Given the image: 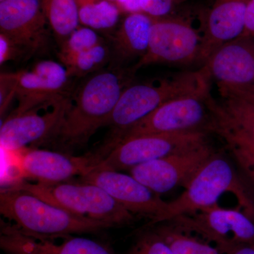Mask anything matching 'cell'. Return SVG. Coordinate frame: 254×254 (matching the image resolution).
Segmentation results:
<instances>
[{
	"mask_svg": "<svg viewBox=\"0 0 254 254\" xmlns=\"http://www.w3.org/2000/svg\"><path fill=\"white\" fill-rule=\"evenodd\" d=\"M208 133L182 131L128 137L108 148V153L96 170H130L141 164L203 144L207 142Z\"/></svg>",
	"mask_w": 254,
	"mask_h": 254,
	"instance_id": "cell-7",
	"label": "cell"
},
{
	"mask_svg": "<svg viewBox=\"0 0 254 254\" xmlns=\"http://www.w3.org/2000/svg\"><path fill=\"white\" fill-rule=\"evenodd\" d=\"M153 21L154 18L142 11L130 13L125 18L112 39L111 68H122L128 62L144 56Z\"/></svg>",
	"mask_w": 254,
	"mask_h": 254,
	"instance_id": "cell-20",
	"label": "cell"
},
{
	"mask_svg": "<svg viewBox=\"0 0 254 254\" xmlns=\"http://www.w3.org/2000/svg\"><path fill=\"white\" fill-rule=\"evenodd\" d=\"M212 98L208 88L170 100L105 145L110 148L124 138L149 133L213 131Z\"/></svg>",
	"mask_w": 254,
	"mask_h": 254,
	"instance_id": "cell-6",
	"label": "cell"
},
{
	"mask_svg": "<svg viewBox=\"0 0 254 254\" xmlns=\"http://www.w3.org/2000/svg\"><path fill=\"white\" fill-rule=\"evenodd\" d=\"M241 37L254 38V0H248L246 9L245 28Z\"/></svg>",
	"mask_w": 254,
	"mask_h": 254,
	"instance_id": "cell-31",
	"label": "cell"
},
{
	"mask_svg": "<svg viewBox=\"0 0 254 254\" xmlns=\"http://www.w3.org/2000/svg\"><path fill=\"white\" fill-rule=\"evenodd\" d=\"M71 104L63 95L19 113H11L1 123L0 143L3 150L15 153L29 145L51 141L59 129Z\"/></svg>",
	"mask_w": 254,
	"mask_h": 254,
	"instance_id": "cell-9",
	"label": "cell"
},
{
	"mask_svg": "<svg viewBox=\"0 0 254 254\" xmlns=\"http://www.w3.org/2000/svg\"><path fill=\"white\" fill-rule=\"evenodd\" d=\"M4 1V0H0V1Z\"/></svg>",
	"mask_w": 254,
	"mask_h": 254,
	"instance_id": "cell-35",
	"label": "cell"
},
{
	"mask_svg": "<svg viewBox=\"0 0 254 254\" xmlns=\"http://www.w3.org/2000/svg\"><path fill=\"white\" fill-rule=\"evenodd\" d=\"M203 36L180 18H154L148 50L130 70L134 73L154 64H187L202 61Z\"/></svg>",
	"mask_w": 254,
	"mask_h": 254,
	"instance_id": "cell-10",
	"label": "cell"
},
{
	"mask_svg": "<svg viewBox=\"0 0 254 254\" xmlns=\"http://www.w3.org/2000/svg\"><path fill=\"white\" fill-rule=\"evenodd\" d=\"M230 254H254V245L241 246Z\"/></svg>",
	"mask_w": 254,
	"mask_h": 254,
	"instance_id": "cell-33",
	"label": "cell"
},
{
	"mask_svg": "<svg viewBox=\"0 0 254 254\" xmlns=\"http://www.w3.org/2000/svg\"><path fill=\"white\" fill-rule=\"evenodd\" d=\"M20 71L17 72L1 73L0 75V114L4 115L11 102L16 98Z\"/></svg>",
	"mask_w": 254,
	"mask_h": 254,
	"instance_id": "cell-27",
	"label": "cell"
},
{
	"mask_svg": "<svg viewBox=\"0 0 254 254\" xmlns=\"http://www.w3.org/2000/svg\"><path fill=\"white\" fill-rule=\"evenodd\" d=\"M0 213L28 235L47 238L95 233L114 227L108 222L73 215L29 192L10 187L1 188Z\"/></svg>",
	"mask_w": 254,
	"mask_h": 254,
	"instance_id": "cell-2",
	"label": "cell"
},
{
	"mask_svg": "<svg viewBox=\"0 0 254 254\" xmlns=\"http://www.w3.org/2000/svg\"><path fill=\"white\" fill-rule=\"evenodd\" d=\"M248 0H213L203 35L202 61L219 47L242 36Z\"/></svg>",
	"mask_w": 254,
	"mask_h": 254,
	"instance_id": "cell-19",
	"label": "cell"
},
{
	"mask_svg": "<svg viewBox=\"0 0 254 254\" xmlns=\"http://www.w3.org/2000/svg\"><path fill=\"white\" fill-rule=\"evenodd\" d=\"M127 254H173L168 244L158 232L153 230L143 232L137 239Z\"/></svg>",
	"mask_w": 254,
	"mask_h": 254,
	"instance_id": "cell-26",
	"label": "cell"
},
{
	"mask_svg": "<svg viewBox=\"0 0 254 254\" xmlns=\"http://www.w3.org/2000/svg\"><path fill=\"white\" fill-rule=\"evenodd\" d=\"M78 8L79 22L93 30H109L120 18V7L109 0H90Z\"/></svg>",
	"mask_w": 254,
	"mask_h": 254,
	"instance_id": "cell-24",
	"label": "cell"
},
{
	"mask_svg": "<svg viewBox=\"0 0 254 254\" xmlns=\"http://www.w3.org/2000/svg\"><path fill=\"white\" fill-rule=\"evenodd\" d=\"M0 248L6 254H114L98 241L71 235L62 243H55L53 238L28 235L11 222L2 220Z\"/></svg>",
	"mask_w": 254,
	"mask_h": 254,
	"instance_id": "cell-17",
	"label": "cell"
},
{
	"mask_svg": "<svg viewBox=\"0 0 254 254\" xmlns=\"http://www.w3.org/2000/svg\"><path fill=\"white\" fill-rule=\"evenodd\" d=\"M210 81L202 67L148 83L129 85L124 90L107 124L113 128L108 141L118 138L164 103L210 88Z\"/></svg>",
	"mask_w": 254,
	"mask_h": 254,
	"instance_id": "cell-3",
	"label": "cell"
},
{
	"mask_svg": "<svg viewBox=\"0 0 254 254\" xmlns=\"http://www.w3.org/2000/svg\"><path fill=\"white\" fill-rule=\"evenodd\" d=\"M219 90L254 91V38L240 37L219 47L205 61Z\"/></svg>",
	"mask_w": 254,
	"mask_h": 254,
	"instance_id": "cell-15",
	"label": "cell"
},
{
	"mask_svg": "<svg viewBox=\"0 0 254 254\" xmlns=\"http://www.w3.org/2000/svg\"><path fill=\"white\" fill-rule=\"evenodd\" d=\"M109 1H113V2L115 3V1H116V0H109Z\"/></svg>",
	"mask_w": 254,
	"mask_h": 254,
	"instance_id": "cell-34",
	"label": "cell"
},
{
	"mask_svg": "<svg viewBox=\"0 0 254 254\" xmlns=\"http://www.w3.org/2000/svg\"><path fill=\"white\" fill-rule=\"evenodd\" d=\"M168 222L200 235L215 244L222 254H230L241 246L254 245V220L243 210L217 204L179 215Z\"/></svg>",
	"mask_w": 254,
	"mask_h": 254,
	"instance_id": "cell-8",
	"label": "cell"
},
{
	"mask_svg": "<svg viewBox=\"0 0 254 254\" xmlns=\"http://www.w3.org/2000/svg\"><path fill=\"white\" fill-rule=\"evenodd\" d=\"M179 0H141V11L154 18H165Z\"/></svg>",
	"mask_w": 254,
	"mask_h": 254,
	"instance_id": "cell-28",
	"label": "cell"
},
{
	"mask_svg": "<svg viewBox=\"0 0 254 254\" xmlns=\"http://www.w3.org/2000/svg\"><path fill=\"white\" fill-rule=\"evenodd\" d=\"M103 42V38L97 34L95 30L86 26H78L66 38V41L60 45L58 58L60 60L73 56L82 52L91 49Z\"/></svg>",
	"mask_w": 254,
	"mask_h": 254,
	"instance_id": "cell-25",
	"label": "cell"
},
{
	"mask_svg": "<svg viewBox=\"0 0 254 254\" xmlns=\"http://www.w3.org/2000/svg\"><path fill=\"white\" fill-rule=\"evenodd\" d=\"M220 102L212 99L213 132L233 153L254 151V92L219 90Z\"/></svg>",
	"mask_w": 254,
	"mask_h": 254,
	"instance_id": "cell-12",
	"label": "cell"
},
{
	"mask_svg": "<svg viewBox=\"0 0 254 254\" xmlns=\"http://www.w3.org/2000/svg\"><path fill=\"white\" fill-rule=\"evenodd\" d=\"M155 230L165 241L173 254H222L213 246L190 236L188 232L170 222H163Z\"/></svg>",
	"mask_w": 254,
	"mask_h": 254,
	"instance_id": "cell-22",
	"label": "cell"
},
{
	"mask_svg": "<svg viewBox=\"0 0 254 254\" xmlns=\"http://www.w3.org/2000/svg\"><path fill=\"white\" fill-rule=\"evenodd\" d=\"M226 192L236 195L243 211L254 220V195L232 164L217 153L193 177L185 191L176 199L168 202L166 210L153 226L179 215L217 205L219 198Z\"/></svg>",
	"mask_w": 254,
	"mask_h": 254,
	"instance_id": "cell-4",
	"label": "cell"
},
{
	"mask_svg": "<svg viewBox=\"0 0 254 254\" xmlns=\"http://www.w3.org/2000/svg\"><path fill=\"white\" fill-rule=\"evenodd\" d=\"M50 28L62 45L78 27L79 17L76 0H40Z\"/></svg>",
	"mask_w": 254,
	"mask_h": 254,
	"instance_id": "cell-21",
	"label": "cell"
},
{
	"mask_svg": "<svg viewBox=\"0 0 254 254\" xmlns=\"http://www.w3.org/2000/svg\"><path fill=\"white\" fill-rule=\"evenodd\" d=\"M207 142L180 153L137 165L132 177L155 192L163 193L187 185L212 157L216 154Z\"/></svg>",
	"mask_w": 254,
	"mask_h": 254,
	"instance_id": "cell-11",
	"label": "cell"
},
{
	"mask_svg": "<svg viewBox=\"0 0 254 254\" xmlns=\"http://www.w3.org/2000/svg\"><path fill=\"white\" fill-rule=\"evenodd\" d=\"M15 153L18 155L16 168L20 177L48 183L69 181L76 175H87L96 170L104 158L100 150L80 156L38 148Z\"/></svg>",
	"mask_w": 254,
	"mask_h": 254,
	"instance_id": "cell-13",
	"label": "cell"
},
{
	"mask_svg": "<svg viewBox=\"0 0 254 254\" xmlns=\"http://www.w3.org/2000/svg\"><path fill=\"white\" fill-rule=\"evenodd\" d=\"M28 53L22 47L18 46L9 37L0 33V64H4L11 60H16Z\"/></svg>",
	"mask_w": 254,
	"mask_h": 254,
	"instance_id": "cell-29",
	"label": "cell"
},
{
	"mask_svg": "<svg viewBox=\"0 0 254 254\" xmlns=\"http://www.w3.org/2000/svg\"><path fill=\"white\" fill-rule=\"evenodd\" d=\"M60 61L67 70L70 78L83 77L90 73L98 72L106 63H110L111 51L103 42L91 49Z\"/></svg>",
	"mask_w": 254,
	"mask_h": 254,
	"instance_id": "cell-23",
	"label": "cell"
},
{
	"mask_svg": "<svg viewBox=\"0 0 254 254\" xmlns=\"http://www.w3.org/2000/svg\"><path fill=\"white\" fill-rule=\"evenodd\" d=\"M8 187L29 192L73 215L108 222L114 227L132 225L138 218L103 188L88 182L18 181Z\"/></svg>",
	"mask_w": 254,
	"mask_h": 254,
	"instance_id": "cell-5",
	"label": "cell"
},
{
	"mask_svg": "<svg viewBox=\"0 0 254 254\" xmlns=\"http://www.w3.org/2000/svg\"><path fill=\"white\" fill-rule=\"evenodd\" d=\"M48 26L40 0L0 1V33L9 37L28 54L46 46Z\"/></svg>",
	"mask_w": 254,
	"mask_h": 254,
	"instance_id": "cell-16",
	"label": "cell"
},
{
	"mask_svg": "<svg viewBox=\"0 0 254 254\" xmlns=\"http://www.w3.org/2000/svg\"><path fill=\"white\" fill-rule=\"evenodd\" d=\"M131 70L110 68L93 73L76 91L67 113L51 141L63 150L88 143L91 137L106 126L124 90L129 83Z\"/></svg>",
	"mask_w": 254,
	"mask_h": 254,
	"instance_id": "cell-1",
	"label": "cell"
},
{
	"mask_svg": "<svg viewBox=\"0 0 254 254\" xmlns=\"http://www.w3.org/2000/svg\"><path fill=\"white\" fill-rule=\"evenodd\" d=\"M233 153L254 183V151L236 152Z\"/></svg>",
	"mask_w": 254,
	"mask_h": 254,
	"instance_id": "cell-30",
	"label": "cell"
},
{
	"mask_svg": "<svg viewBox=\"0 0 254 254\" xmlns=\"http://www.w3.org/2000/svg\"><path fill=\"white\" fill-rule=\"evenodd\" d=\"M79 181L101 187L130 213L148 219V226L154 225L168 205V202L160 198L158 193L131 175L119 171L95 170L80 177Z\"/></svg>",
	"mask_w": 254,
	"mask_h": 254,
	"instance_id": "cell-14",
	"label": "cell"
},
{
	"mask_svg": "<svg viewBox=\"0 0 254 254\" xmlns=\"http://www.w3.org/2000/svg\"><path fill=\"white\" fill-rule=\"evenodd\" d=\"M140 3H141V0H128V2L123 6L122 9L130 13L141 11Z\"/></svg>",
	"mask_w": 254,
	"mask_h": 254,
	"instance_id": "cell-32",
	"label": "cell"
},
{
	"mask_svg": "<svg viewBox=\"0 0 254 254\" xmlns=\"http://www.w3.org/2000/svg\"><path fill=\"white\" fill-rule=\"evenodd\" d=\"M67 70L62 63L43 60L31 70L20 71L16 98L17 108L13 113L26 111L58 97L66 95Z\"/></svg>",
	"mask_w": 254,
	"mask_h": 254,
	"instance_id": "cell-18",
	"label": "cell"
}]
</instances>
